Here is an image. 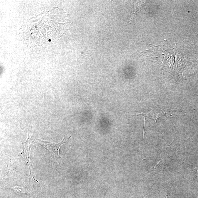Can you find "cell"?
Returning a JSON list of instances; mask_svg holds the SVG:
<instances>
[{
	"label": "cell",
	"mask_w": 198,
	"mask_h": 198,
	"mask_svg": "<svg viewBox=\"0 0 198 198\" xmlns=\"http://www.w3.org/2000/svg\"><path fill=\"white\" fill-rule=\"evenodd\" d=\"M65 138L61 142L58 143H54L51 142L47 141H42L40 139L37 140L38 143H39L45 149L50 150L52 153L53 158L54 160L58 163V164H61V158L59 154L60 148L61 145L67 141H64Z\"/></svg>",
	"instance_id": "obj_2"
},
{
	"label": "cell",
	"mask_w": 198,
	"mask_h": 198,
	"mask_svg": "<svg viewBox=\"0 0 198 198\" xmlns=\"http://www.w3.org/2000/svg\"><path fill=\"white\" fill-rule=\"evenodd\" d=\"M168 112H169L161 109L155 108L153 109L152 111L147 114L143 113H138L136 114H132V116H135L136 117L139 116H143L145 118L146 117L149 119H153L155 120L157 125V120L160 117L164 116L165 114Z\"/></svg>",
	"instance_id": "obj_4"
},
{
	"label": "cell",
	"mask_w": 198,
	"mask_h": 198,
	"mask_svg": "<svg viewBox=\"0 0 198 198\" xmlns=\"http://www.w3.org/2000/svg\"><path fill=\"white\" fill-rule=\"evenodd\" d=\"M38 139H35L33 138V134L32 133V127L29 130L28 133V138L26 141L23 142L22 143L23 145V152L21 153L22 155L26 160L27 163L28 164L29 168V153L30 149L32 146L33 144L35 141H36Z\"/></svg>",
	"instance_id": "obj_3"
},
{
	"label": "cell",
	"mask_w": 198,
	"mask_h": 198,
	"mask_svg": "<svg viewBox=\"0 0 198 198\" xmlns=\"http://www.w3.org/2000/svg\"><path fill=\"white\" fill-rule=\"evenodd\" d=\"M67 14L61 8L45 11L23 25L20 32L23 42L31 46L55 41L62 36L69 24Z\"/></svg>",
	"instance_id": "obj_1"
}]
</instances>
